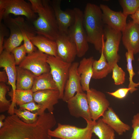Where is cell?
Instances as JSON below:
<instances>
[{
	"label": "cell",
	"instance_id": "1",
	"mask_svg": "<svg viewBox=\"0 0 139 139\" xmlns=\"http://www.w3.org/2000/svg\"><path fill=\"white\" fill-rule=\"evenodd\" d=\"M0 128V139H52L48 134L53 126L45 116L39 115L32 124L25 123L14 114L6 117Z\"/></svg>",
	"mask_w": 139,
	"mask_h": 139
},
{
	"label": "cell",
	"instance_id": "2",
	"mask_svg": "<svg viewBox=\"0 0 139 139\" xmlns=\"http://www.w3.org/2000/svg\"><path fill=\"white\" fill-rule=\"evenodd\" d=\"M83 12V25L88 41L92 44L95 49L101 53L103 46L102 39L105 26L102 11L99 6L88 3Z\"/></svg>",
	"mask_w": 139,
	"mask_h": 139
},
{
	"label": "cell",
	"instance_id": "3",
	"mask_svg": "<svg viewBox=\"0 0 139 139\" xmlns=\"http://www.w3.org/2000/svg\"><path fill=\"white\" fill-rule=\"evenodd\" d=\"M44 8L33 23L37 34L56 41L59 33L54 12L50 1L42 0Z\"/></svg>",
	"mask_w": 139,
	"mask_h": 139
},
{
	"label": "cell",
	"instance_id": "4",
	"mask_svg": "<svg viewBox=\"0 0 139 139\" xmlns=\"http://www.w3.org/2000/svg\"><path fill=\"white\" fill-rule=\"evenodd\" d=\"M122 35L121 31L105 25L104 34L102 39V48L106 59L112 69L120 59L118 51Z\"/></svg>",
	"mask_w": 139,
	"mask_h": 139
},
{
	"label": "cell",
	"instance_id": "5",
	"mask_svg": "<svg viewBox=\"0 0 139 139\" xmlns=\"http://www.w3.org/2000/svg\"><path fill=\"white\" fill-rule=\"evenodd\" d=\"M4 24L10 30L9 37L4 40V50L11 53L12 50L18 47L23 41L22 30H35L30 26L22 17L18 16L15 18L9 16L4 20Z\"/></svg>",
	"mask_w": 139,
	"mask_h": 139
},
{
	"label": "cell",
	"instance_id": "6",
	"mask_svg": "<svg viewBox=\"0 0 139 139\" xmlns=\"http://www.w3.org/2000/svg\"><path fill=\"white\" fill-rule=\"evenodd\" d=\"M74 9L75 13V21L69 29L67 34L76 45L77 56L81 58L85 55L89 49L88 42L83 25V12L78 8Z\"/></svg>",
	"mask_w": 139,
	"mask_h": 139
},
{
	"label": "cell",
	"instance_id": "7",
	"mask_svg": "<svg viewBox=\"0 0 139 139\" xmlns=\"http://www.w3.org/2000/svg\"><path fill=\"white\" fill-rule=\"evenodd\" d=\"M10 14L24 16L33 23L37 18L30 3L24 0H0V22Z\"/></svg>",
	"mask_w": 139,
	"mask_h": 139
},
{
	"label": "cell",
	"instance_id": "8",
	"mask_svg": "<svg viewBox=\"0 0 139 139\" xmlns=\"http://www.w3.org/2000/svg\"><path fill=\"white\" fill-rule=\"evenodd\" d=\"M95 121L87 123L86 127L84 128L58 123L54 130H49L48 134L52 137L60 139H91Z\"/></svg>",
	"mask_w": 139,
	"mask_h": 139
},
{
	"label": "cell",
	"instance_id": "9",
	"mask_svg": "<svg viewBox=\"0 0 139 139\" xmlns=\"http://www.w3.org/2000/svg\"><path fill=\"white\" fill-rule=\"evenodd\" d=\"M47 61L50 66V72L59 91V99H62L72 63L63 61L58 56L50 55H48Z\"/></svg>",
	"mask_w": 139,
	"mask_h": 139
},
{
	"label": "cell",
	"instance_id": "10",
	"mask_svg": "<svg viewBox=\"0 0 139 139\" xmlns=\"http://www.w3.org/2000/svg\"><path fill=\"white\" fill-rule=\"evenodd\" d=\"M48 55L37 50L28 54L19 66L31 72L36 76L50 72L47 62Z\"/></svg>",
	"mask_w": 139,
	"mask_h": 139
},
{
	"label": "cell",
	"instance_id": "11",
	"mask_svg": "<svg viewBox=\"0 0 139 139\" xmlns=\"http://www.w3.org/2000/svg\"><path fill=\"white\" fill-rule=\"evenodd\" d=\"M86 94L91 119L96 121L109 107L110 102L103 93L94 88H90Z\"/></svg>",
	"mask_w": 139,
	"mask_h": 139
},
{
	"label": "cell",
	"instance_id": "12",
	"mask_svg": "<svg viewBox=\"0 0 139 139\" xmlns=\"http://www.w3.org/2000/svg\"><path fill=\"white\" fill-rule=\"evenodd\" d=\"M66 102L70 115L76 118H82L86 122L92 121L90 114L86 93H76Z\"/></svg>",
	"mask_w": 139,
	"mask_h": 139
},
{
	"label": "cell",
	"instance_id": "13",
	"mask_svg": "<svg viewBox=\"0 0 139 139\" xmlns=\"http://www.w3.org/2000/svg\"><path fill=\"white\" fill-rule=\"evenodd\" d=\"M61 0L50 1L54 9L59 33L68 34L70 28L74 23L75 19L74 8L63 10L61 7Z\"/></svg>",
	"mask_w": 139,
	"mask_h": 139
},
{
	"label": "cell",
	"instance_id": "14",
	"mask_svg": "<svg viewBox=\"0 0 139 139\" xmlns=\"http://www.w3.org/2000/svg\"><path fill=\"white\" fill-rule=\"evenodd\" d=\"M59 97L58 90H46L33 92V101L40 107L37 112L39 115L44 114L46 109L53 113L54 106L58 103Z\"/></svg>",
	"mask_w": 139,
	"mask_h": 139
},
{
	"label": "cell",
	"instance_id": "15",
	"mask_svg": "<svg viewBox=\"0 0 139 139\" xmlns=\"http://www.w3.org/2000/svg\"><path fill=\"white\" fill-rule=\"evenodd\" d=\"M56 41L57 56L67 63L73 62L77 56V48L75 43L68 34L59 33Z\"/></svg>",
	"mask_w": 139,
	"mask_h": 139
},
{
	"label": "cell",
	"instance_id": "16",
	"mask_svg": "<svg viewBox=\"0 0 139 139\" xmlns=\"http://www.w3.org/2000/svg\"><path fill=\"white\" fill-rule=\"evenodd\" d=\"M99 6L102 12L104 24L122 32L126 25L127 16L121 11L112 10L107 5L101 4Z\"/></svg>",
	"mask_w": 139,
	"mask_h": 139
},
{
	"label": "cell",
	"instance_id": "17",
	"mask_svg": "<svg viewBox=\"0 0 139 139\" xmlns=\"http://www.w3.org/2000/svg\"><path fill=\"white\" fill-rule=\"evenodd\" d=\"M79 64L78 62H73L70 67L62 99L64 102H66L75 95L76 93L84 92L81 84L80 75L77 71Z\"/></svg>",
	"mask_w": 139,
	"mask_h": 139
},
{
	"label": "cell",
	"instance_id": "18",
	"mask_svg": "<svg viewBox=\"0 0 139 139\" xmlns=\"http://www.w3.org/2000/svg\"><path fill=\"white\" fill-rule=\"evenodd\" d=\"M121 32V39L125 48L132 50L134 54L139 53V25L130 21Z\"/></svg>",
	"mask_w": 139,
	"mask_h": 139
},
{
	"label": "cell",
	"instance_id": "19",
	"mask_svg": "<svg viewBox=\"0 0 139 139\" xmlns=\"http://www.w3.org/2000/svg\"><path fill=\"white\" fill-rule=\"evenodd\" d=\"M0 67L4 68L8 78V83L14 92L16 89V66L13 55L4 50L0 54Z\"/></svg>",
	"mask_w": 139,
	"mask_h": 139
},
{
	"label": "cell",
	"instance_id": "20",
	"mask_svg": "<svg viewBox=\"0 0 139 139\" xmlns=\"http://www.w3.org/2000/svg\"><path fill=\"white\" fill-rule=\"evenodd\" d=\"M95 60L93 57L84 58L80 62L77 71L80 75L81 84L83 91H88L93 74L92 67Z\"/></svg>",
	"mask_w": 139,
	"mask_h": 139
},
{
	"label": "cell",
	"instance_id": "21",
	"mask_svg": "<svg viewBox=\"0 0 139 139\" xmlns=\"http://www.w3.org/2000/svg\"><path fill=\"white\" fill-rule=\"evenodd\" d=\"M102 117L101 119L103 121L119 135H122L130 129V126L123 122L111 107H109Z\"/></svg>",
	"mask_w": 139,
	"mask_h": 139
},
{
	"label": "cell",
	"instance_id": "22",
	"mask_svg": "<svg viewBox=\"0 0 139 139\" xmlns=\"http://www.w3.org/2000/svg\"><path fill=\"white\" fill-rule=\"evenodd\" d=\"M28 38L40 51L48 55L57 56V45L56 41L38 34Z\"/></svg>",
	"mask_w": 139,
	"mask_h": 139
},
{
	"label": "cell",
	"instance_id": "23",
	"mask_svg": "<svg viewBox=\"0 0 139 139\" xmlns=\"http://www.w3.org/2000/svg\"><path fill=\"white\" fill-rule=\"evenodd\" d=\"M33 93L31 90L16 89L13 92L11 90L8 92V95L11 97L12 101L11 106L8 113L10 115L14 114V109L16 105L19 106L33 101Z\"/></svg>",
	"mask_w": 139,
	"mask_h": 139
},
{
	"label": "cell",
	"instance_id": "24",
	"mask_svg": "<svg viewBox=\"0 0 139 139\" xmlns=\"http://www.w3.org/2000/svg\"><path fill=\"white\" fill-rule=\"evenodd\" d=\"M17 77L16 89L18 90H31L36 77L30 71L16 66Z\"/></svg>",
	"mask_w": 139,
	"mask_h": 139
},
{
	"label": "cell",
	"instance_id": "25",
	"mask_svg": "<svg viewBox=\"0 0 139 139\" xmlns=\"http://www.w3.org/2000/svg\"><path fill=\"white\" fill-rule=\"evenodd\" d=\"M99 59L94 60L92 67V78L99 80L106 77L112 71V68L107 62L103 53L102 48Z\"/></svg>",
	"mask_w": 139,
	"mask_h": 139
},
{
	"label": "cell",
	"instance_id": "26",
	"mask_svg": "<svg viewBox=\"0 0 139 139\" xmlns=\"http://www.w3.org/2000/svg\"><path fill=\"white\" fill-rule=\"evenodd\" d=\"M46 90H58L50 72L36 76L31 89L33 92Z\"/></svg>",
	"mask_w": 139,
	"mask_h": 139
},
{
	"label": "cell",
	"instance_id": "27",
	"mask_svg": "<svg viewBox=\"0 0 139 139\" xmlns=\"http://www.w3.org/2000/svg\"><path fill=\"white\" fill-rule=\"evenodd\" d=\"M115 131L104 122L101 118L95 121L93 132L99 139H115Z\"/></svg>",
	"mask_w": 139,
	"mask_h": 139
},
{
	"label": "cell",
	"instance_id": "28",
	"mask_svg": "<svg viewBox=\"0 0 139 139\" xmlns=\"http://www.w3.org/2000/svg\"><path fill=\"white\" fill-rule=\"evenodd\" d=\"M134 53L131 50H127L125 55L127 62V70L128 71L129 77V83L128 88L130 89L129 92L132 93L137 90L136 88L139 86V82L137 83H134L133 81V78L135 73L134 72L132 64L133 61L134 60Z\"/></svg>",
	"mask_w": 139,
	"mask_h": 139
},
{
	"label": "cell",
	"instance_id": "29",
	"mask_svg": "<svg viewBox=\"0 0 139 139\" xmlns=\"http://www.w3.org/2000/svg\"><path fill=\"white\" fill-rule=\"evenodd\" d=\"M14 113L23 122L28 124H32L36 122L39 116L37 112H32L20 108L17 109L15 108Z\"/></svg>",
	"mask_w": 139,
	"mask_h": 139
},
{
	"label": "cell",
	"instance_id": "30",
	"mask_svg": "<svg viewBox=\"0 0 139 139\" xmlns=\"http://www.w3.org/2000/svg\"><path fill=\"white\" fill-rule=\"evenodd\" d=\"M123 13L128 16L134 14L139 8V0H119Z\"/></svg>",
	"mask_w": 139,
	"mask_h": 139
},
{
	"label": "cell",
	"instance_id": "31",
	"mask_svg": "<svg viewBox=\"0 0 139 139\" xmlns=\"http://www.w3.org/2000/svg\"><path fill=\"white\" fill-rule=\"evenodd\" d=\"M9 91L8 87L5 83H0V112H3L8 111L11 105V101L8 100L6 97V94Z\"/></svg>",
	"mask_w": 139,
	"mask_h": 139
},
{
	"label": "cell",
	"instance_id": "32",
	"mask_svg": "<svg viewBox=\"0 0 139 139\" xmlns=\"http://www.w3.org/2000/svg\"><path fill=\"white\" fill-rule=\"evenodd\" d=\"M112 78L117 85L123 84L125 81V73L122 68L115 64L112 68Z\"/></svg>",
	"mask_w": 139,
	"mask_h": 139
},
{
	"label": "cell",
	"instance_id": "33",
	"mask_svg": "<svg viewBox=\"0 0 139 139\" xmlns=\"http://www.w3.org/2000/svg\"><path fill=\"white\" fill-rule=\"evenodd\" d=\"M16 65H19L26 56V50L24 44L15 48L12 51Z\"/></svg>",
	"mask_w": 139,
	"mask_h": 139
},
{
	"label": "cell",
	"instance_id": "34",
	"mask_svg": "<svg viewBox=\"0 0 139 139\" xmlns=\"http://www.w3.org/2000/svg\"><path fill=\"white\" fill-rule=\"evenodd\" d=\"M132 123L133 131L130 139H139V113L134 115Z\"/></svg>",
	"mask_w": 139,
	"mask_h": 139
},
{
	"label": "cell",
	"instance_id": "35",
	"mask_svg": "<svg viewBox=\"0 0 139 139\" xmlns=\"http://www.w3.org/2000/svg\"><path fill=\"white\" fill-rule=\"evenodd\" d=\"M5 25L2 22H0V54L4 50V38L9 35L8 30Z\"/></svg>",
	"mask_w": 139,
	"mask_h": 139
},
{
	"label": "cell",
	"instance_id": "36",
	"mask_svg": "<svg viewBox=\"0 0 139 139\" xmlns=\"http://www.w3.org/2000/svg\"><path fill=\"white\" fill-rule=\"evenodd\" d=\"M131 89L128 88H121L112 92H107L109 95L116 98L122 99L124 98L127 94Z\"/></svg>",
	"mask_w": 139,
	"mask_h": 139
},
{
	"label": "cell",
	"instance_id": "37",
	"mask_svg": "<svg viewBox=\"0 0 139 139\" xmlns=\"http://www.w3.org/2000/svg\"><path fill=\"white\" fill-rule=\"evenodd\" d=\"M19 108L26 110L32 112H37L40 109L39 105L34 101L19 106Z\"/></svg>",
	"mask_w": 139,
	"mask_h": 139
},
{
	"label": "cell",
	"instance_id": "38",
	"mask_svg": "<svg viewBox=\"0 0 139 139\" xmlns=\"http://www.w3.org/2000/svg\"><path fill=\"white\" fill-rule=\"evenodd\" d=\"M31 4L32 9L35 13L38 14L41 12L44 8L42 0H29Z\"/></svg>",
	"mask_w": 139,
	"mask_h": 139
},
{
	"label": "cell",
	"instance_id": "39",
	"mask_svg": "<svg viewBox=\"0 0 139 139\" xmlns=\"http://www.w3.org/2000/svg\"><path fill=\"white\" fill-rule=\"evenodd\" d=\"M8 81V78L6 71H4L0 72V82L5 83Z\"/></svg>",
	"mask_w": 139,
	"mask_h": 139
},
{
	"label": "cell",
	"instance_id": "40",
	"mask_svg": "<svg viewBox=\"0 0 139 139\" xmlns=\"http://www.w3.org/2000/svg\"><path fill=\"white\" fill-rule=\"evenodd\" d=\"M130 16L132 21L139 25V8L134 14Z\"/></svg>",
	"mask_w": 139,
	"mask_h": 139
},
{
	"label": "cell",
	"instance_id": "41",
	"mask_svg": "<svg viewBox=\"0 0 139 139\" xmlns=\"http://www.w3.org/2000/svg\"><path fill=\"white\" fill-rule=\"evenodd\" d=\"M6 117L5 115L3 114H1L0 115V128L3 126L4 122L3 120L5 119Z\"/></svg>",
	"mask_w": 139,
	"mask_h": 139
},
{
	"label": "cell",
	"instance_id": "42",
	"mask_svg": "<svg viewBox=\"0 0 139 139\" xmlns=\"http://www.w3.org/2000/svg\"><path fill=\"white\" fill-rule=\"evenodd\" d=\"M137 73L139 75V70H138V71L137 72Z\"/></svg>",
	"mask_w": 139,
	"mask_h": 139
},
{
	"label": "cell",
	"instance_id": "43",
	"mask_svg": "<svg viewBox=\"0 0 139 139\" xmlns=\"http://www.w3.org/2000/svg\"><path fill=\"white\" fill-rule=\"evenodd\" d=\"M138 60L139 62V57L138 59Z\"/></svg>",
	"mask_w": 139,
	"mask_h": 139
},
{
	"label": "cell",
	"instance_id": "44",
	"mask_svg": "<svg viewBox=\"0 0 139 139\" xmlns=\"http://www.w3.org/2000/svg\"><path fill=\"white\" fill-rule=\"evenodd\" d=\"M55 139H59L58 138H55Z\"/></svg>",
	"mask_w": 139,
	"mask_h": 139
}]
</instances>
